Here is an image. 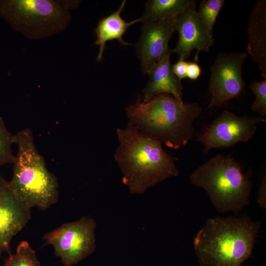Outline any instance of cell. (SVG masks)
Returning a JSON list of instances; mask_svg holds the SVG:
<instances>
[{
    "label": "cell",
    "instance_id": "obj_1",
    "mask_svg": "<svg viewBox=\"0 0 266 266\" xmlns=\"http://www.w3.org/2000/svg\"><path fill=\"white\" fill-rule=\"evenodd\" d=\"M119 145L114 154L131 194H143L149 188L179 174L174 159L162 142L148 136L130 123L118 128Z\"/></svg>",
    "mask_w": 266,
    "mask_h": 266
},
{
    "label": "cell",
    "instance_id": "obj_2",
    "mask_svg": "<svg viewBox=\"0 0 266 266\" xmlns=\"http://www.w3.org/2000/svg\"><path fill=\"white\" fill-rule=\"evenodd\" d=\"M128 123L143 134L178 149L191 139L194 122L202 108L196 102L184 103L167 94L142 102L140 95L125 108Z\"/></svg>",
    "mask_w": 266,
    "mask_h": 266
},
{
    "label": "cell",
    "instance_id": "obj_3",
    "mask_svg": "<svg viewBox=\"0 0 266 266\" xmlns=\"http://www.w3.org/2000/svg\"><path fill=\"white\" fill-rule=\"evenodd\" d=\"M260 227L248 216L207 219L193 241L200 266H241L251 255Z\"/></svg>",
    "mask_w": 266,
    "mask_h": 266
},
{
    "label": "cell",
    "instance_id": "obj_4",
    "mask_svg": "<svg viewBox=\"0 0 266 266\" xmlns=\"http://www.w3.org/2000/svg\"><path fill=\"white\" fill-rule=\"evenodd\" d=\"M15 143L18 151L9 185L16 195L31 208L46 210L58 201L57 178L47 169L30 129L15 134Z\"/></svg>",
    "mask_w": 266,
    "mask_h": 266
},
{
    "label": "cell",
    "instance_id": "obj_5",
    "mask_svg": "<svg viewBox=\"0 0 266 266\" xmlns=\"http://www.w3.org/2000/svg\"><path fill=\"white\" fill-rule=\"evenodd\" d=\"M189 178L192 184L205 191L219 213H236L249 204L251 173L243 172L233 156L216 155L194 170Z\"/></svg>",
    "mask_w": 266,
    "mask_h": 266
},
{
    "label": "cell",
    "instance_id": "obj_6",
    "mask_svg": "<svg viewBox=\"0 0 266 266\" xmlns=\"http://www.w3.org/2000/svg\"><path fill=\"white\" fill-rule=\"evenodd\" d=\"M79 0H1L0 16L15 31L39 39L64 30Z\"/></svg>",
    "mask_w": 266,
    "mask_h": 266
},
{
    "label": "cell",
    "instance_id": "obj_7",
    "mask_svg": "<svg viewBox=\"0 0 266 266\" xmlns=\"http://www.w3.org/2000/svg\"><path fill=\"white\" fill-rule=\"evenodd\" d=\"M96 227L93 218L84 216L45 233L43 239L53 246L63 266H73L95 250Z\"/></svg>",
    "mask_w": 266,
    "mask_h": 266
},
{
    "label": "cell",
    "instance_id": "obj_8",
    "mask_svg": "<svg viewBox=\"0 0 266 266\" xmlns=\"http://www.w3.org/2000/svg\"><path fill=\"white\" fill-rule=\"evenodd\" d=\"M266 121L261 116L241 117L224 110L202 129L198 140L202 143L205 154L212 149L230 148L238 142L249 141L256 133L258 124Z\"/></svg>",
    "mask_w": 266,
    "mask_h": 266
},
{
    "label": "cell",
    "instance_id": "obj_9",
    "mask_svg": "<svg viewBox=\"0 0 266 266\" xmlns=\"http://www.w3.org/2000/svg\"><path fill=\"white\" fill-rule=\"evenodd\" d=\"M247 57L243 52L220 53L217 55L210 67L208 108L222 106L240 96L245 89L242 68Z\"/></svg>",
    "mask_w": 266,
    "mask_h": 266
},
{
    "label": "cell",
    "instance_id": "obj_10",
    "mask_svg": "<svg viewBox=\"0 0 266 266\" xmlns=\"http://www.w3.org/2000/svg\"><path fill=\"white\" fill-rule=\"evenodd\" d=\"M31 209L0 175V258L4 253H11L10 242L31 219Z\"/></svg>",
    "mask_w": 266,
    "mask_h": 266
},
{
    "label": "cell",
    "instance_id": "obj_11",
    "mask_svg": "<svg viewBox=\"0 0 266 266\" xmlns=\"http://www.w3.org/2000/svg\"><path fill=\"white\" fill-rule=\"evenodd\" d=\"M175 31L178 32L179 38L172 53H176L179 60L188 58L194 50H197L195 59L197 61L200 52L208 51L213 45L214 40L211 36L200 19L194 0L183 12L174 19Z\"/></svg>",
    "mask_w": 266,
    "mask_h": 266
},
{
    "label": "cell",
    "instance_id": "obj_12",
    "mask_svg": "<svg viewBox=\"0 0 266 266\" xmlns=\"http://www.w3.org/2000/svg\"><path fill=\"white\" fill-rule=\"evenodd\" d=\"M174 19L143 23L136 48L144 74H149L169 48V40L175 32Z\"/></svg>",
    "mask_w": 266,
    "mask_h": 266
},
{
    "label": "cell",
    "instance_id": "obj_13",
    "mask_svg": "<svg viewBox=\"0 0 266 266\" xmlns=\"http://www.w3.org/2000/svg\"><path fill=\"white\" fill-rule=\"evenodd\" d=\"M171 53L172 50L168 48L149 73V80L141 97L142 102H147L161 94H169L182 100L183 87L172 70L170 60Z\"/></svg>",
    "mask_w": 266,
    "mask_h": 266
},
{
    "label": "cell",
    "instance_id": "obj_14",
    "mask_svg": "<svg viewBox=\"0 0 266 266\" xmlns=\"http://www.w3.org/2000/svg\"><path fill=\"white\" fill-rule=\"evenodd\" d=\"M247 33V51L266 78V0L257 1L249 17Z\"/></svg>",
    "mask_w": 266,
    "mask_h": 266
},
{
    "label": "cell",
    "instance_id": "obj_15",
    "mask_svg": "<svg viewBox=\"0 0 266 266\" xmlns=\"http://www.w3.org/2000/svg\"><path fill=\"white\" fill-rule=\"evenodd\" d=\"M126 0H123L118 10L106 17L101 19L95 29L97 40L95 44L99 46V52L97 57V61L102 59L103 51L107 41L116 39L123 45H130L131 44L123 39V35L128 29L132 25L140 22V18L128 22L124 20L120 14L126 4Z\"/></svg>",
    "mask_w": 266,
    "mask_h": 266
},
{
    "label": "cell",
    "instance_id": "obj_16",
    "mask_svg": "<svg viewBox=\"0 0 266 266\" xmlns=\"http://www.w3.org/2000/svg\"><path fill=\"white\" fill-rule=\"evenodd\" d=\"M192 0H150L145 4L141 22L172 19L189 6Z\"/></svg>",
    "mask_w": 266,
    "mask_h": 266
},
{
    "label": "cell",
    "instance_id": "obj_17",
    "mask_svg": "<svg viewBox=\"0 0 266 266\" xmlns=\"http://www.w3.org/2000/svg\"><path fill=\"white\" fill-rule=\"evenodd\" d=\"M1 266H41L35 251L26 241H21L15 254L10 253Z\"/></svg>",
    "mask_w": 266,
    "mask_h": 266
},
{
    "label": "cell",
    "instance_id": "obj_18",
    "mask_svg": "<svg viewBox=\"0 0 266 266\" xmlns=\"http://www.w3.org/2000/svg\"><path fill=\"white\" fill-rule=\"evenodd\" d=\"M224 3V0H203L200 2L197 11L200 19L212 37L217 17Z\"/></svg>",
    "mask_w": 266,
    "mask_h": 266
},
{
    "label": "cell",
    "instance_id": "obj_19",
    "mask_svg": "<svg viewBox=\"0 0 266 266\" xmlns=\"http://www.w3.org/2000/svg\"><path fill=\"white\" fill-rule=\"evenodd\" d=\"M13 143H15V135L7 130L2 118L0 117V166L13 163L15 158L11 150Z\"/></svg>",
    "mask_w": 266,
    "mask_h": 266
},
{
    "label": "cell",
    "instance_id": "obj_20",
    "mask_svg": "<svg viewBox=\"0 0 266 266\" xmlns=\"http://www.w3.org/2000/svg\"><path fill=\"white\" fill-rule=\"evenodd\" d=\"M255 95V99L251 105V109L258 113L261 117L266 115V78L262 81H254L249 86Z\"/></svg>",
    "mask_w": 266,
    "mask_h": 266
},
{
    "label": "cell",
    "instance_id": "obj_21",
    "mask_svg": "<svg viewBox=\"0 0 266 266\" xmlns=\"http://www.w3.org/2000/svg\"><path fill=\"white\" fill-rule=\"evenodd\" d=\"M187 62L183 60H179L172 66V70L175 76L181 81L186 78Z\"/></svg>",
    "mask_w": 266,
    "mask_h": 266
},
{
    "label": "cell",
    "instance_id": "obj_22",
    "mask_svg": "<svg viewBox=\"0 0 266 266\" xmlns=\"http://www.w3.org/2000/svg\"><path fill=\"white\" fill-rule=\"evenodd\" d=\"M201 73V69L196 61L187 62L186 78L191 80H196L200 77Z\"/></svg>",
    "mask_w": 266,
    "mask_h": 266
},
{
    "label": "cell",
    "instance_id": "obj_23",
    "mask_svg": "<svg viewBox=\"0 0 266 266\" xmlns=\"http://www.w3.org/2000/svg\"><path fill=\"white\" fill-rule=\"evenodd\" d=\"M259 205L265 209L266 208V177L264 176L261 182L257 199Z\"/></svg>",
    "mask_w": 266,
    "mask_h": 266
}]
</instances>
